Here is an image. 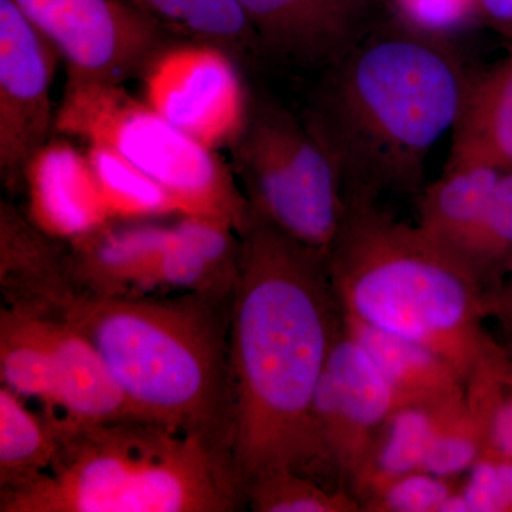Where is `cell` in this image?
Masks as SVG:
<instances>
[{"mask_svg":"<svg viewBox=\"0 0 512 512\" xmlns=\"http://www.w3.org/2000/svg\"><path fill=\"white\" fill-rule=\"evenodd\" d=\"M229 150L252 214L328 258L345 214V184L305 117L251 96L248 119Z\"/></svg>","mask_w":512,"mask_h":512,"instance_id":"7","label":"cell"},{"mask_svg":"<svg viewBox=\"0 0 512 512\" xmlns=\"http://www.w3.org/2000/svg\"><path fill=\"white\" fill-rule=\"evenodd\" d=\"M262 50L305 67H326L369 30L355 0H235Z\"/></svg>","mask_w":512,"mask_h":512,"instance_id":"12","label":"cell"},{"mask_svg":"<svg viewBox=\"0 0 512 512\" xmlns=\"http://www.w3.org/2000/svg\"><path fill=\"white\" fill-rule=\"evenodd\" d=\"M141 79L148 106L211 150L231 147L248 119L252 94L239 63L221 47L194 40L168 43Z\"/></svg>","mask_w":512,"mask_h":512,"instance_id":"9","label":"cell"},{"mask_svg":"<svg viewBox=\"0 0 512 512\" xmlns=\"http://www.w3.org/2000/svg\"><path fill=\"white\" fill-rule=\"evenodd\" d=\"M343 326L386 377L400 404L436 402L467 393L463 376L434 350L345 315Z\"/></svg>","mask_w":512,"mask_h":512,"instance_id":"19","label":"cell"},{"mask_svg":"<svg viewBox=\"0 0 512 512\" xmlns=\"http://www.w3.org/2000/svg\"><path fill=\"white\" fill-rule=\"evenodd\" d=\"M488 446L512 456V356L490 373V430Z\"/></svg>","mask_w":512,"mask_h":512,"instance_id":"30","label":"cell"},{"mask_svg":"<svg viewBox=\"0 0 512 512\" xmlns=\"http://www.w3.org/2000/svg\"><path fill=\"white\" fill-rule=\"evenodd\" d=\"M254 512H362L355 495L293 471H276L256 478L245 491Z\"/></svg>","mask_w":512,"mask_h":512,"instance_id":"26","label":"cell"},{"mask_svg":"<svg viewBox=\"0 0 512 512\" xmlns=\"http://www.w3.org/2000/svg\"><path fill=\"white\" fill-rule=\"evenodd\" d=\"M60 56L13 0H0V175L9 190L56 131L52 84Z\"/></svg>","mask_w":512,"mask_h":512,"instance_id":"10","label":"cell"},{"mask_svg":"<svg viewBox=\"0 0 512 512\" xmlns=\"http://www.w3.org/2000/svg\"><path fill=\"white\" fill-rule=\"evenodd\" d=\"M231 296L195 292L99 296L72 281L43 312L92 342L128 412L210 441L232 456Z\"/></svg>","mask_w":512,"mask_h":512,"instance_id":"3","label":"cell"},{"mask_svg":"<svg viewBox=\"0 0 512 512\" xmlns=\"http://www.w3.org/2000/svg\"><path fill=\"white\" fill-rule=\"evenodd\" d=\"M379 198L345 190V214L328 254L343 315L434 350L468 386L508 353L485 330V293L453 256L417 225L397 220Z\"/></svg>","mask_w":512,"mask_h":512,"instance_id":"4","label":"cell"},{"mask_svg":"<svg viewBox=\"0 0 512 512\" xmlns=\"http://www.w3.org/2000/svg\"><path fill=\"white\" fill-rule=\"evenodd\" d=\"M241 235L227 222L183 215L158 265L154 292L231 296L241 262Z\"/></svg>","mask_w":512,"mask_h":512,"instance_id":"16","label":"cell"},{"mask_svg":"<svg viewBox=\"0 0 512 512\" xmlns=\"http://www.w3.org/2000/svg\"><path fill=\"white\" fill-rule=\"evenodd\" d=\"M42 313L49 323L56 387L55 409L43 416L59 427L90 426L133 417L92 342L66 319L55 313Z\"/></svg>","mask_w":512,"mask_h":512,"instance_id":"15","label":"cell"},{"mask_svg":"<svg viewBox=\"0 0 512 512\" xmlns=\"http://www.w3.org/2000/svg\"><path fill=\"white\" fill-rule=\"evenodd\" d=\"M55 130L126 158L171 195L181 215L227 222L239 235L251 221L247 197L217 151L173 126L123 84L67 77Z\"/></svg>","mask_w":512,"mask_h":512,"instance_id":"6","label":"cell"},{"mask_svg":"<svg viewBox=\"0 0 512 512\" xmlns=\"http://www.w3.org/2000/svg\"><path fill=\"white\" fill-rule=\"evenodd\" d=\"M460 480L414 471L360 501L362 512H440Z\"/></svg>","mask_w":512,"mask_h":512,"instance_id":"28","label":"cell"},{"mask_svg":"<svg viewBox=\"0 0 512 512\" xmlns=\"http://www.w3.org/2000/svg\"><path fill=\"white\" fill-rule=\"evenodd\" d=\"M466 402L467 393L397 406L377 431L362 466L350 481L349 491L359 504L390 481L420 471L437 434Z\"/></svg>","mask_w":512,"mask_h":512,"instance_id":"17","label":"cell"},{"mask_svg":"<svg viewBox=\"0 0 512 512\" xmlns=\"http://www.w3.org/2000/svg\"><path fill=\"white\" fill-rule=\"evenodd\" d=\"M170 239L171 225L113 221L67 244V272L77 289L92 295L154 293L158 265Z\"/></svg>","mask_w":512,"mask_h":512,"instance_id":"14","label":"cell"},{"mask_svg":"<svg viewBox=\"0 0 512 512\" xmlns=\"http://www.w3.org/2000/svg\"><path fill=\"white\" fill-rule=\"evenodd\" d=\"M46 473L0 493V512H237L247 508L228 451L143 419L55 426Z\"/></svg>","mask_w":512,"mask_h":512,"instance_id":"5","label":"cell"},{"mask_svg":"<svg viewBox=\"0 0 512 512\" xmlns=\"http://www.w3.org/2000/svg\"><path fill=\"white\" fill-rule=\"evenodd\" d=\"M454 259L485 295L500 288L512 275V170L501 174L480 220Z\"/></svg>","mask_w":512,"mask_h":512,"instance_id":"24","label":"cell"},{"mask_svg":"<svg viewBox=\"0 0 512 512\" xmlns=\"http://www.w3.org/2000/svg\"><path fill=\"white\" fill-rule=\"evenodd\" d=\"M0 379L25 402L40 404V413L45 416L55 409L52 339L42 312L2 305Z\"/></svg>","mask_w":512,"mask_h":512,"instance_id":"21","label":"cell"},{"mask_svg":"<svg viewBox=\"0 0 512 512\" xmlns=\"http://www.w3.org/2000/svg\"><path fill=\"white\" fill-rule=\"evenodd\" d=\"M484 301L487 318L497 320L512 339V275L500 288L487 293Z\"/></svg>","mask_w":512,"mask_h":512,"instance_id":"32","label":"cell"},{"mask_svg":"<svg viewBox=\"0 0 512 512\" xmlns=\"http://www.w3.org/2000/svg\"><path fill=\"white\" fill-rule=\"evenodd\" d=\"M397 406L393 387L343 326L313 404L320 446L340 487L349 490L377 431Z\"/></svg>","mask_w":512,"mask_h":512,"instance_id":"11","label":"cell"},{"mask_svg":"<svg viewBox=\"0 0 512 512\" xmlns=\"http://www.w3.org/2000/svg\"><path fill=\"white\" fill-rule=\"evenodd\" d=\"M470 77L447 39L396 19L326 67L305 120L345 190L412 194L431 150L456 126Z\"/></svg>","mask_w":512,"mask_h":512,"instance_id":"2","label":"cell"},{"mask_svg":"<svg viewBox=\"0 0 512 512\" xmlns=\"http://www.w3.org/2000/svg\"><path fill=\"white\" fill-rule=\"evenodd\" d=\"M241 242L229 320L231 451L239 483L245 495L256 478L293 471L338 487L313 413L343 332L328 258L252 212Z\"/></svg>","mask_w":512,"mask_h":512,"instance_id":"1","label":"cell"},{"mask_svg":"<svg viewBox=\"0 0 512 512\" xmlns=\"http://www.w3.org/2000/svg\"><path fill=\"white\" fill-rule=\"evenodd\" d=\"M25 400L0 386V493L42 476L55 461V427Z\"/></svg>","mask_w":512,"mask_h":512,"instance_id":"23","label":"cell"},{"mask_svg":"<svg viewBox=\"0 0 512 512\" xmlns=\"http://www.w3.org/2000/svg\"><path fill=\"white\" fill-rule=\"evenodd\" d=\"M26 217L60 242H73L113 222L86 151L66 140L49 141L23 171Z\"/></svg>","mask_w":512,"mask_h":512,"instance_id":"13","label":"cell"},{"mask_svg":"<svg viewBox=\"0 0 512 512\" xmlns=\"http://www.w3.org/2000/svg\"><path fill=\"white\" fill-rule=\"evenodd\" d=\"M441 512H512V456L485 448Z\"/></svg>","mask_w":512,"mask_h":512,"instance_id":"27","label":"cell"},{"mask_svg":"<svg viewBox=\"0 0 512 512\" xmlns=\"http://www.w3.org/2000/svg\"><path fill=\"white\" fill-rule=\"evenodd\" d=\"M357 3H362V5L367 6V8H372L375 5L376 0H355Z\"/></svg>","mask_w":512,"mask_h":512,"instance_id":"33","label":"cell"},{"mask_svg":"<svg viewBox=\"0 0 512 512\" xmlns=\"http://www.w3.org/2000/svg\"><path fill=\"white\" fill-rule=\"evenodd\" d=\"M477 18L512 47V0H477Z\"/></svg>","mask_w":512,"mask_h":512,"instance_id":"31","label":"cell"},{"mask_svg":"<svg viewBox=\"0 0 512 512\" xmlns=\"http://www.w3.org/2000/svg\"><path fill=\"white\" fill-rule=\"evenodd\" d=\"M503 170L473 160H448L419 198L417 227L454 258L480 220Z\"/></svg>","mask_w":512,"mask_h":512,"instance_id":"20","label":"cell"},{"mask_svg":"<svg viewBox=\"0 0 512 512\" xmlns=\"http://www.w3.org/2000/svg\"><path fill=\"white\" fill-rule=\"evenodd\" d=\"M168 35L221 47L239 64L264 53L235 0H124Z\"/></svg>","mask_w":512,"mask_h":512,"instance_id":"22","label":"cell"},{"mask_svg":"<svg viewBox=\"0 0 512 512\" xmlns=\"http://www.w3.org/2000/svg\"><path fill=\"white\" fill-rule=\"evenodd\" d=\"M66 63L67 77L123 84L143 76L167 32L124 0H13Z\"/></svg>","mask_w":512,"mask_h":512,"instance_id":"8","label":"cell"},{"mask_svg":"<svg viewBox=\"0 0 512 512\" xmlns=\"http://www.w3.org/2000/svg\"><path fill=\"white\" fill-rule=\"evenodd\" d=\"M86 154L114 221H148L180 214L171 195L126 158L100 146H87Z\"/></svg>","mask_w":512,"mask_h":512,"instance_id":"25","label":"cell"},{"mask_svg":"<svg viewBox=\"0 0 512 512\" xmlns=\"http://www.w3.org/2000/svg\"><path fill=\"white\" fill-rule=\"evenodd\" d=\"M448 160L512 170V47L487 72L470 77Z\"/></svg>","mask_w":512,"mask_h":512,"instance_id":"18","label":"cell"},{"mask_svg":"<svg viewBox=\"0 0 512 512\" xmlns=\"http://www.w3.org/2000/svg\"><path fill=\"white\" fill-rule=\"evenodd\" d=\"M396 19L410 28L444 37L477 18V0H392Z\"/></svg>","mask_w":512,"mask_h":512,"instance_id":"29","label":"cell"}]
</instances>
